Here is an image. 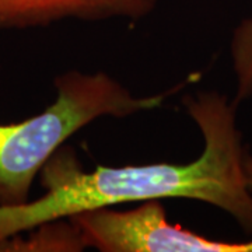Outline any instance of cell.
<instances>
[{"label": "cell", "instance_id": "obj_1", "mask_svg": "<svg viewBox=\"0 0 252 252\" xmlns=\"http://www.w3.org/2000/svg\"><path fill=\"white\" fill-rule=\"evenodd\" d=\"M203 136V150L188 164L154 162L84 171L70 147H61L39 172L45 190L36 200L0 206V243L38 225L83 212L154 199H190L217 207L252 234V190L244 172L237 104L217 91L184 98Z\"/></svg>", "mask_w": 252, "mask_h": 252}, {"label": "cell", "instance_id": "obj_2", "mask_svg": "<svg viewBox=\"0 0 252 252\" xmlns=\"http://www.w3.org/2000/svg\"><path fill=\"white\" fill-rule=\"evenodd\" d=\"M185 84L137 97L105 72L61 74L55 80L56 98L48 108L21 122L0 124V206L28 202L42 167L80 129L98 118H126L160 108Z\"/></svg>", "mask_w": 252, "mask_h": 252}, {"label": "cell", "instance_id": "obj_3", "mask_svg": "<svg viewBox=\"0 0 252 252\" xmlns=\"http://www.w3.org/2000/svg\"><path fill=\"white\" fill-rule=\"evenodd\" d=\"M162 200L142 202L130 210L102 207L69 217L84 247L102 252H252V240H210L167 220Z\"/></svg>", "mask_w": 252, "mask_h": 252}, {"label": "cell", "instance_id": "obj_4", "mask_svg": "<svg viewBox=\"0 0 252 252\" xmlns=\"http://www.w3.org/2000/svg\"><path fill=\"white\" fill-rule=\"evenodd\" d=\"M160 0H0V31L48 27L63 20L99 23L112 18L137 21Z\"/></svg>", "mask_w": 252, "mask_h": 252}, {"label": "cell", "instance_id": "obj_5", "mask_svg": "<svg viewBox=\"0 0 252 252\" xmlns=\"http://www.w3.org/2000/svg\"><path fill=\"white\" fill-rule=\"evenodd\" d=\"M230 55L237 79L234 102L240 104L252 97V18L243 20L234 28Z\"/></svg>", "mask_w": 252, "mask_h": 252}, {"label": "cell", "instance_id": "obj_6", "mask_svg": "<svg viewBox=\"0 0 252 252\" xmlns=\"http://www.w3.org/2000/svg\"><path fill=\"white\" fill-rule=\"evenodd\" d=\"M244 172H245L247 184L252 190V156L248 153H245L244 157Z\"/></svg>", "mask_w": 252, "mask_h": 252}]
</instances>
